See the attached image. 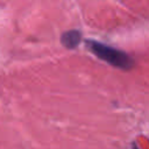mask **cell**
I'll list each match as a JSON object with an SVG mask.
<instances>
[{
    "label": "cell",
    "instance_id": "obj_1",
    "mask_svg": "<svg viewBox=\"0 0 149 149\" xmlns=\"http://www.w3.org/2000/svg\"><path fill=\"white\" fill-rule=\"evenodd\" d=\"M87 47L100 59L109 63L111 65H113L115 68L129 69L133 65L132 58L123 51H120L115 48H112L109 45L102 44L97 41H87Z\"/></svg>",
    "mask_w": 149,
    "mask_h": 149
},
{
    "label": "cell",
    "instance_id": "obj_2",
    "mask_svg": "<svg viewBox=\"0 0 149 149\" xmlns=\"http://www.w3.org/2000/svg\"><path fill=\"white\" fill-rule=\"evenodd\" d=\"M81 40V34L78 30H69L62 35V44L69 49L76 48Z\"/></svg>",
    "mask_w": 149,
    "mask_h": 149
}]
</instances>
